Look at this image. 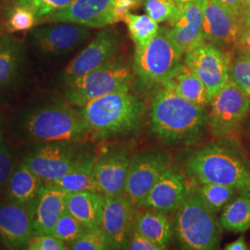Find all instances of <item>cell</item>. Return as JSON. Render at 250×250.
<instances>
[{
	"label": "cell",
	"mask_w": 250,
	"mask_h": 250,
	"mask_svg": "<svg viewBox=\"0 0 250 250\" xmlns=\"http://www.w3.org/2000/svg\"><path fill=\"white\" fill-rule=\"evenodd\" d=\"M208 115L204 107L183 98L170 85L162 84L152 99L150 127L164 143L188 146L202 134Z\"/></svg>",
	"instance_id": "6da1fadb"
},
{
	"label": "cell",
	"mask_w": 250,
	"mask_h": 250,
	"mask_svg": "<svg viewBox=\"0 0 250 250\" xmlns=\"http://www.w3.org/2000/svg\"><path fill=\"white\" fill-rule=\"evenodd\" d=\"M18 131L35 145L81 143L91 136L80 112L70 103L57 99L24 110L19 119Z\"/></svg>",
	"instance_id": "7a4b0ae2"
},
{
	"label": "cell",
	"mask_w": 250,
	"mask_h": 250,
	"mask_svg": "<svg viewBox=\"0 0 250 250\" xmlns=\"http://www.w3.org/2000/svg\"><path fill=\"white\" fill-rule=\"evenodd\" d=\"M91 136L103 140L134 131L145 112V104L129 91L114 92L93 99L80 107Z\"/></svg>",
	"instance_id": "3957f363"
},
{
	"label": "cell",
	"mask_w": 250,
	"mask_h": 250,
	"mask_svg": "<svg viewBox=\"0 0 250 250\" xmlns=\"http://www.w3.org/2000/svg\"><path fill=\"white\" fill-rule=\"evenodd\" d=\"M187 173L199 185L217 184L234 188L250 197V166L238 155L217 144H209L193 155Z\"/></svg>",
	"instance_id": "277c9868"
},
{
	"label": "cell",
	"mask_w": 250,
	"mask_h": 250,
	"mask_svg": "<svg viewBox=\"0 0 250 250\" xmlns=\"http://www.w3.org/2000/svg\"><path fill=\"white\" fill-rule=\"evenodd\" d=\"M173 232L180 246L188 250H213L221 242V225L216 213L199 192L188 193L175 211Z\"/></svg>",
	"instance_id": "5b68a950"
},
{
	"label": "cell",
	"mask_w": 250,
	"mask_h": 250,
	"mask_svg": "<svg viewBox=\"0 0 250 250\" xmlns=\"http://www.w3.org/2000/svg\"><path fill=\"white\" fill-rule=\"evenodd\" d=\"M183 51L170 38L168 28L159 33L145 46L135 47L134 70L141 84H164L184 67Z\"/></svg>",
	"instance_id": "8992f818"
},
{
	"label": "cell",
	"mask_w": 250,
	"mask_h": 250,
	"mask_svg": "<svg viewBox=\"0 0 250 250\" xmlns=\"http://www.w3.org/2000/svg\"><path fill=\"white\" fill-rule=\"evenodd\" d=\"M132 77L130 68L122 60L112 58L99 68L66 83L64 96L71 105L82 107L107 94L129 91Z\"/></svg>",
	"instance_id": "52a82bcc"
},
{
	"label": "cell",
	"mask_w": 250,
	"mask_h": 250,
	"mask_svg": "<svg viewBox=\"0 0 250 250\" xmlns=\"http://www.w3.org/2000/svg\"><path fill=\"white\" fill-rule=\"evenodd\" d=\"M208 124L210 133L219 138L239 127L250 111V99L229 78L226 84L210 100Z\"/></svg>",
	"instance_id": "ba28073f"
},
{
	"label": "cell",
	"mask_w": 250,
	"mask_h": 250,
	"mask_svg": "<svg viewBox=\"0 0 250 250\" xmlns=\"http://www.w3.org/2000/svg\"><path fill=\"white\" fill-rule=\"evenodd\" d=\"M79 143L36 145L23 161L44 183H54L62 177L89 153L81 151Z\"/></svg>",
	"instance_id": "9c48e42d"
},
{
	"label": "cell",
	"mask_w": 250,
	"mask_h": 250,
	"mask_svg": "<svg viewBox=\"0 0 250 250\" xmlns=\"http://www.w3.org/2000/svg\"><path fill=\"white\" fill-rule=\"evenodd\" d=\"M170 166V157L164 152L136 154L131 159L124 196L134 207H141L155 183Z\"/></svg>",
	"instance_id": "30bf717a"
},
{
	"label": "cell",
	"mask_w": 250,
	"mask_h": 250,
	"mask_svg": "<svg viewBox=\"0 0 250 250\" xmlns=\"http://www.w3.org/2000/svg\"><path fill=\"white\" fill-rule=\"evenodd\" d=\"M185 65L194 72L213 97L229 80V56L204 42L185 54Z\"/></svg>",
	"instance_id": "8fae6325"
},
{
	"label": "cell",
	"mask_w": 250,
	"mask_h": 250,
	"mask_svg": "<svg viewBox=\"0 0 250 250\" xmlns=\"http://www.w3.org/2000/svg\"><path fill=\"white\" fill-rule=\"evenodd\" d=\"M120 45V36L113 28L100 31L95 39L67 65L62 72L64 83L99 68L116 53Z\"/></svg>",
	"instance_id": "7c38bea8"
},
{
	"label": "cell",
	"mask_w": 250,
	"mask_h": 250,
	"mask_svg": "<svg viewBox=\"0 0 250 250\" xmlns=\"http://www.w3.org/2000/svg\"><path fill=\"white\" fill-rule=\"evenodd\" d=\"M90 36L86 26L70 22L36 27L31 31L33 45L38 51L49 57L71 52Z\"/></svg>",
	"instance_id": "4fadbf2b"
},
{
	"label": "cell",
	"mask_w": 250,
	"mask_h": 250,
	"mask_svg": "<svg viewBox=\"0 0 250 250\" xmlns=\"http://www.w3.org/2000/svg\"><path fill=\"white\" fill-rule=\"evenodd\" d=\"M68 194L55 184H43L27 206L34 235L52 233L58 220L66 210Z\"/></svg>",
	"instance_id": "5bb4252c"
},
{
	"label": "cell",
	"mask_w": 250,
	"mask_h": 250,
	"mask_svg": "<svg viewBox=\"0 0 250 250\" xmlns=\"http://www.w3.org/2000/svg\"><path fill=\"white\" fill-rule=\"evenodd\" d=\"M134 208L125 196L104 195L100 227L112 250H127L134 231Z\"/></svg>",
	"instance_id": "9a60e30c"
},
{
	"label": "cell",
	"mask_w": 250,
	"mask_h": 250,
	"mask_svg": "<svg viewBox=\"0 0 250 250\" xmlns=\"http://www.w3.org/2000/svg\"><path fill=\"white\" fill-rule=\"evenodd\" d=\"M131 159L127 148L122 146L107 149L97 156L94 176L99 192L105 196H124Z\"/></svg>",
	"instance_id": "2e32d148"
},
{
	"label": "cell",
	"mask_w": 250,
	"mask_h": 250,
	"mask_svg": "<svg viewBox=\"0 0 250 250\" xmlns=\"http://www.w3.org/2000/svg\"><path fill=\"white\" fill-rule=\"evenodd\" d=\"M47 21L103 28L117 22L114 0H73L65 9L47 16Z\"/></svg>",
	"instance_id": "e0dca14e"
},
{
	"label": "cell",
	"mask_w": 250,
	"mask_h": 250,
	"mask_svg": "<svg viewBox=\"0 0 250 250\" xmlns=\"http://www.w3.org/2000/svg\"><path fill=\"white\" fill-rule=\"evenodd\" d=\"M202 8L205 42L212 45H235L244 27L241 18L214 0H203Z\"/></svg>",
	"instance_id": "ac0fdd59"
},
{
	"label": "cell",
	"mask_w": 250,
	"mask_h": 250,
	"mask_svg": "<svg viewBox=\"0 0 250 250\" xmlns=\"http://www.w3.org/2000/svg\"><path fill=\"white\" fill-rule=\"evenodd\" d=\"M188 194L185 174L170 166L155 183L141 206L170 214L177 210Z\"/></svg>",
	"instance_id": "d6986e66"
},
{
	"label": "cell",
	"mask_w": 250,
	"mask_h": 250,
	"mask_svg": "<svg viewBox=\"0 0 250 250\" xmlns=\"http://www.w3.org/2000/svg\"><path fill=\"white\" fill-rule=\"evenodd\" d=\"M33 235L27 207L8 199L0 201V244L4 249L26 250Z\"/></svg>",
	"instance_id": "ffe728a7"
},
{
	"label": "cell",
	"mask_w": 250,
	"mask_h": 250,
	"mask_svg": "<svg viewBox=\"0 0 250 250\" xmlns=\"http://www.w3.org/2000/svg\"><path fill=\"white\" fill-rule=\"evenodd\" d=\"M202 1L178 8L169 20L168 33L184 54L192 51L205 42Z\"/></svg>",
	"instance_id": "44dd1931"
},
{
	"label": "cell",
	"mask_w": 250,
	"mask_h": 250,
	"mask_svg": "<svg viewBox=\"0 0 250 250\" xmlns=\"http://www.w3.org/2000/svg\"><path fill=\"white\" fill-rule=\"evenodd\" d=\"M25 64V45L11 36L0 38V92L13 86Z\"/></svg>",
	"instance_id": "7402d4cb"
},
{
	"label": "cell",
	"mask_w": 250,
	"mask_h": 250,
	"mask_svg": "<svg viewBox=\"0 0 250 250\" xmlns=\"http://www.w3.org/2000/svg\"><path fill=\"white\" fill-rule=\"evenodd\" d=\"M104 194L99 191L85 190L69 193L66 209L88 229L101 226Z\"/></svg>",
	"instance_id": "603a6c76"
},
{
	"label": "cell",
	"mask_w": 250,
	"mask_h": 250,
	"mask_svg": "<svg viewBox=\"0 0 250 250\" xmlns=\"http://www.w3.org/2000/svg\"><path fill=\"white\" fill-rule=\"evenodd\" d=\"M44 182L32 170L24 161L16 164L5 187L7 199L27 207Z\"/></svg>",
	"instance_id": "cb8c5ba5"
},
{
	"label": "cell",
	"mask_w": 250,
	"mask_h": 250,
	"mask_svg": "<svg viewBox=\"0 0 250 250\" xmlns=\"http://www.w3.org/2000/svg\"><path fill=\"white\" fill-rule=\"evenodd\" d=\"M134 230L160 246L167 249L171 236L170 221L165 213L149 209L139 212L134 218Z\"/></svg>",
	"instance_id": "d4e9b609"
},
{
	"label": "cell",
	"mask_w": 250,
	"mask_h": 250,
	"mask_svg": "<svg viewBox=\"0 0 250 250\" xmlns=\"http://www.w3.org/2000/svg\"><path fill=\"white\" fill-rule=\"evenodd\" d=\"M96 159L97 155L89 153L62 177L58 179L52 184L62 188L68 193L85 190L99 191L94 176V165Z\"/></svg>",
	"instance_id": "484cf974"
},
{
	"label": "cell",
	"mask_w": 250,
	"mask_h": 250,
	"mask_svg": "<svg viewBox=\"0 0 250 250\" xmlns=\"http://www.w3.org/2000/svg\"><path fill=\"white\" fill-rule=\"evenodd\" d=\"M164 84L170 85L180 96L200 107L209 104L212 99L205 84L186 65Z\"/></svg>",
	"instance_id": "4316f807"
},
{
	"label": "cell",
	"mask_w": 250,
	"mask_h": 250,
	"mask_svg": "<svg viewBox=\"0 0 250 250\" xmlns=\"http://www.w3.org/2000/svg\"><path fill=\"white\" fill-rule=\"evenodd\" d=\"M221 227L230 232H244L250 229V197L240 196L224 207L220 217Z\"/></svg>",
	"instance_id": "83f0119b"
},
{
	"label": "cell",
	"mask_w": 250,
	"mask_h": 250,
	"mask_svg": "<svg viewBox=\"0 0 250 250\" xmlns=\"http://www.w3.org/2000/svg\"><path fill=\"white\" fill-rule=\"evenodd\" d=\"M125 21L128 25L129 33L135 44V47L147 45L157 36L160 30L158 22L148 15H134L129 13Z\"/></svg>",
	"instance_id": "f1b7e54d"
},
{
	"label": "cell",
	"mask_w": 250,
	"mask_h": 250,
	"mask_svg": "<svg viewBox=\"0 0 250 250\" xmlns=\"http://www.w3.org/2000/svg\"><path fill=\"white\" fill-rule=\"evenodd\" d=\"M229 77L250 99V55L239 49L229 57Z\"/></svg>",
	"instance_id": "f546056e"
},
{
	"label": "cell",
	"mask_w": 250,
	"mask_h": 250,
	"mask_svg": "<svg viewBox=\"0 0 250 250\" xmlns=\"http://www.w3.org/2000/svg\"><path fill=\"white\" fill-rule=\"evenodd\" d=\"M236 193L234 188L217 184L200 185L199 189V194L215 213L231 202Z\"/></svg>",
	"instance_id": "4dcf8cb0"
},
{
	"label": "cell",
	"mask_w": 250,
	"mask_h": 250,
	"mask_svg": "<svg viewBox=\"0 0 250 250\" xmlns=\"http://www.w3.org/2000/svg\"><path fill=\"white\" fill-rule=\"evenodd\" d=\"M88 228L82 224L78 219L71 214L67 209L58 220L52 234L65 243L71 244L78 239Z\"/></svg>",
	"instance_id": "1f68e13d"
},
{
	"label": "cell",
	"mask_w": 250,
	"mask_h": 250,
	"mask_svg": "<svg viewBox=\"0 0 250 250\" xmlns=\"http://www.w3.org/2000/svg\"><path fill=\"white\" fill-rule=\"evenodd\" d=\"M110 245L101 227L88 229L82 236L70 244L69 250H110Z\"/></svg>",
	"instance_id": "d6a6232c"
},
{
	"label": "cell",
	"mask_w": 250,
	"mask_h": 250,
	"mask_svg": "<svg viewBox=\"0 0 250 250\" xmlns=\"http://www.w3.org/2000/svg\"><path fill=\"white\" fill-rule=\"evenodd\" d=\"M73 0H19L17 6L32 10L36 18L46 17L65 9Z\"/></svg>",
	"instance_id": "836d02e7"
},
{
	"label": "cell",
	"mask_w": 250,
	"mask_h": 250,
	"mask_svg": "<svg viewBox=\"0 0 250 250\" xmlns=\"http://www.w3.org/2000/svg\"><path fill=\"white\" fill-rule=\"evenodd\" d=\"M146 14L156 22L169 21L176 12L173 0H142Z\"/></svg>",
	"instance_id": "e575fe53"
},
{
	"label": "cell",
	"mask_w": 250,
	"mask_h": 250,
	"mask_svg": "<svg viewBox=\"0 0 250 250\" xmlns=\"http://www.w3.org/2000/svg\"><path fill=\"white\" fill-rule=\"evenodd\" d=\"M36 19L32 10L17 6L9 16L8 26L12 32L26 31L36 25Z\"/></svg>",
	"instance_id": "d590c367"
},
{
	"label": "cell",
	"mask_w": 250,
	"mask_h": 250,
	"mask_svg": "<svg viewBox=\"0 0 250 250\" xmlns=\"http://www.w3.org/2000/svg\"><path fill=\"white\" fill-rule=\"evenodd\" d=\"M16 166V162L9 145L0 138V193L5 188Z\"/></svg>",
	"instance_id": "8d00e7d4"
},
{
	"label": "cell",
	"mask_w": 250,
	"mask_h": 250,
	"mask_svg": "<svg viewBox=\"0 0 250 250\" xmlns=\"http://www.w3.org/2000/svg\"><path fill=\"white\" fill-rule=\"evenodd\" d=\"M28 250H69L66 243L52 233L33 235L27 245Z\"/></svg>",
	"instance_id": "74e56055"
},
{
	"label": "cell",
	"mask_w": 250,
	"mask_h": 250,
	"mask_svg": "<svg viewBox=\"0 0 250 250\" xmlns=\"http://www.w3.org/2000/svg\"><path fill=\"white\" fill-rule=\"evenodd\" d=\"M127 250H162L161 247L156 243L149 240L146 236L140 234L135 230L132 232V235L127 245Z\"/></svg>",
	"instance_id": "f35d334b"
},
{
	"label": "cell",
	"mask_w": 250,
	"mask_h": 250,
	"mask_svg": "<svg viewBox=\"0 0 250 250\" xmlns=\"http://www.w3.org/2000/svg\"><path fill=\"white\" fill-rule=\"evenodd\" d=\"M142 0H114L116 21H125V18L132 9H136Z\"/></svg>",
	"instance_id": "ab89813d"
},
{
	"label": "cell",
	"mask_w": 250,
	"mask_h": 250,
	"mask_svg": "<svg viewBox=\"0 0 250 250\" xmlns=\"http://www.w3.org/2000/svg\"><path fill=\"white\" fill-rule=\"evenodd\" d=\"M214 1L241 18L242 11L244 9V0H214Z\"/></svg>",
	"instance_id": "60d3db41"
},
{
	"label": "cell",
	"mask_w": 250,
	"mask_h": 250,
	"mask_svg": "<svg viewBox=\"0 0 250 250\" xmlns=\"http://www.w3.org/2000/svg\"><path fill=\"white\" fill-rule=\"evenodd\" d=\"M235 45L243 50L250 51V26H244Z\"/></svg>",
	"instance_id": "b9f144b4"
},
{
	"label": "cell",
	"mask_w": 250,
	"mask_h": 250,
	"mask_svg": "<svg viewBox=\"0 0 250 250\" xmlns=\"http://www.w3.org/2000/svg\"><path fill=\"white\" fill-rule=\"evenodd\" d=\"M226 250H249L248 245L245 240V236L241 235L235 241L232 242L225 246L224 248Z\"/></svg>",
	"instance_id": "7bdbcfd3"
},
{
	"label": "cell",
	"mask_w": 250,
	"mask_h": 250,
	"mask_svg": "<svg viewBox=\"0 0 250 250\" xmlns=\"http://www.w3.org/2000/svg\"><path fill=\"white\" fill-rule=\"evenodd\" d=\"M241 21L243 26H250V8H246L242 11Z\"/></svg>",
	"instance_id": "ee69618b"
},
{
	"label": "cell",
	"mask_w": 250,
	"mask_h": 250,
	"mask_svg": "<svg viewBox=\"0 0 250 250\" xmlns=\"http://www.w3.org/2000/svg\"><path fill=\"white\" fill-rule=\"evenodd\" d=\"M175 5L177 6V8H182L185 7L189 4H194V3H198L201 2L202 0H173Z\"/></svg>",
	"instance_id": "f6af8a7d"
},
{
	"label": "cell",
	"mask_w": 250,
	"mask_h": 250,
	"mask_svg": "<svg viewBox=\"0 0 250 250\" xmlns=\"http://www.w3.org/2000/svg\"><path fill=\"white\" fill-rule=\"evenodd\" d=\"M3 137V122H2V119L0 116V138Z\"/></svg>",
	"instance_id": "bcb514c9"
},
{
	"label": "cell",
	"mask_w": 250,
	"mask_h": 250,
	"mask_svg": "<svg viewBox=\"0 0 250 250\" xmlns=\"http://www.w3.org/2000/svg\"><path fill=\"white\" fill-rule=\"evenodd\" d=\"M246 8H250V0H244V9Z\"/></svg>",
	"instance_id": "7dc6e473"
},
{
	"label": "cell",
	"mask_w": 250,
	"mask_h": 250,
	"mask_svg": "<svg viewBox=\"0 0 250 250\" xmlns=\"http://www.w3.org/2000/svg\"><path fill=\"white\" fill-rule=\"evenodd\" d=\"M246 51H247V50H246ZM248 52H249V54L250 55V51H248Z\"/></svg>",
	"instance_id": "c3c4849f"
}]
</instances>
